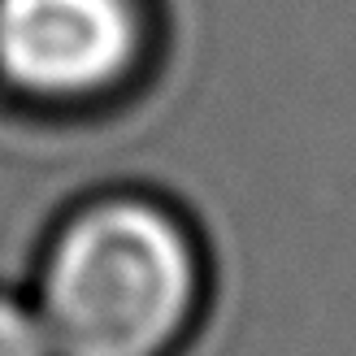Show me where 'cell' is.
I'll return each mask as SVG.
<instances>
[{"mask_svg":"<svg viewBox=\"0 0 356 356\" xmlns=\"http://www.w3.org/2000/svg\"><path fill=\"white\" fill-rule=\"evenodd\" d=\"M31 309L52 356H187L213 309L209 239L161 187H96L52 218Z\"/></svg>","mask_w":356,"mask_h":356,"instance_id":"1","label":"cell"},{"mask_svg":"<svg viewBox=\"0 0 356 356\" xmlns=\"http://www.w3.org/2000/svg\"><path fill=\"white\" fill-rule=\"evenodd\" d=\"M148 70L144 0H0V100L31 127H104L139 100Z\"/></svg>","mask_w":356,"mask_h":356,"instance_id":"2","label":"cell"},{"mask_svg":"<svg viewBox=\"0 0 356 356\" xmlns=\"http://www.w3.org/2000/svg\"><path fill=\"white\" fill-rule=\"evenodd\" d=\"M0 356H52V343L31 300L0 287Z\"/></svg>","mask_w":356,"mask_h":356,"instance_id":"3","label":"cell"}]
</instances>
